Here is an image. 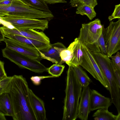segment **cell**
Segmentation results:
<instances>
[{
  "label": "cell",
  "mask_w": 120,
  "mask_h": 120,
  "mask_svg": "<svg viewBox=\"0 0 120 120\" xmlns=\"http://www.w3.org/2000/svg\"><path fill=\"white\" fill-rule=\"evenodd\" d=\"M3 34L4 37L8 38L38 51L47 48L50 44L19 35Z\"/></svg>",
  "instance_id": "obj_16"
},
{
  "label": "cell",
  "mask_w": 120,
  "mask_h": 120,
  "mask_svg": "<svg viewBox=\"0 0 120 120\" xmlns=\"http://www.w3.org/2000/svg\"><path fill=\"white\" fill-rule=\"evenodd\" d=\"M83 52L82 62L80 65L86 70L109 91L110 89L107 79L99 67L92 52L82 43Z\"/></svg>",
  "instance_id": "obj_7"
},
{
  "label": "cell",
  "mask_w": 120,
  "mask_h": 120,
  "mask_svg": "<svg viewBox=\"0 0 120 120\" xmlns=\"http://www.w3.org/2000/svg\"><path fill=\"white\" fill-rule=\"evenodd\" d=\"M2 51L4 57L21 68L39 73L47 71L48 68L38 60L26 56L7 47L2 49Z\"/></svg>",
  "instance_id": "obj_4"
},
{
  "label": "cell",
  "mask_w": 120,
  "mask_h": 120,
  "mask_svg": "<svg viewBox=\"0 0 120 120\" xmlns=\"http://www.w3.org/2000/svg\"><path fill=\"white\" fill-rule=\"evenodd\" d=\"M0 111L5 116L14 118V116L11 99L8 93H4L0 96Z\"/></svg>",
  "instance_id": "obj_17"
},
{
  "label": "cell",
  "mask_w": 120,
  "mask_h": 120,
  "mask_svg": "<svg viewBox=\"0 0 120 120\" xmlns=\"http://www.w3.org/2000/svg\"><path fill=\"white\" fill-rule=\"evenodd\" d=\"M29 94L31 106L37 120H47L45 104L43 101L29 89Z\"/></svg>",
  "instance_id": "obj_15"
},
{
  "label": "cell",
  "mask_w": 120,
  "mask_h": 120,
  "mask_svg": "<svg viewBox=\"0 0 120 120\" xmlns=\"http://www.w3.org/2000/svg\"><path fill=\"white\" fill-rule=\"evenodd\" d=\"M26 5L41 11L52 13L46 3L42 0H20Z\"/></svg>",
  "instance_id": "obj_21"
},
{
  "label": "cell",
  "mask_w": 120,
  "mask_h": 120,
  "mask_svg": "<svg viewBox=\"0 0 120 120\" xmlns=\"http://www.w3.org/2000/svg\"><path fill=\"white\" fill-rule=\"evenodd\" d=\"M5 38V37L0 27V42L2 41H4Z\"/></svg>",
  "instance_id": "obj_34"
},
{
  "label": "cell",
  "mask_w": 120,
  "mask_h": 120,
  "mask_svg": "<svg viewBox=\"0 0 120 120\" xmlns=\"http://www.w3.org/2000/svg\"><path fill=\"white\" fill-rule=\"evenodd\" d=\"M92 116L95 120H120V113L115 115L108 110V109H98L93 114Z\"/></svg>",
  "instance_id": "obj_19"
},
{
  "label": "cell",
  "mask_w": 120,
  "mask_h": 120,
  "mask_svg": "<svg viewBox=\"0 0 120 120\" xmlns=\"http://www.w3.org/2000/svg\"><path fill=\"white\" fill-rule=\"evenodd\" d=\"M29 88L22 75L12 76L8 93L11 102L14 120H37L30 103Z\"/></svg>",
  "instance_id": "obj_1"
},
{
  "label": "cell",
  "mask_w": 120,
  "mask_h": 120,
  "mask_svg": "<svg viewBox=\"0 0 120 120\" xmlns=\"http://www.w3.org/2000/svg\"><path fill=\"white\" fill-rule=\"evenodd\" d=\"M0 17L16 28L38 29L44 31L48 28L49 21L46 19L22 18L10 16Z\"/></svg>",
  "instance_id": "obj_9"
},
{
  "label": "cell",
  "mask_w": 120,
  "mask_h": 120,
  "mask_svg": "<svg viewBox=\"0 0 120 120\" xmlns=\"http://www.w3.org/2000/svg\"><path fill=\"white\" fill-rule=\"evenodd\" d=\"M116 18H120V4L115 5V8L113 12L111 15L108 17L109 21L112 19Z\"/></svg>",
  "instance_id": "obj_29"
},
{
  "label": "cell",
  "mask_w": 120,
  "mask_h": 120,
  "mask_svg": "<svg viewBox=\"0 0 120 120\" xmlns=\"http://www.w3.org/2000/svg\"><path fill=\"white\" fill-rule=\"evenodd\" d=\"M102 33L107 49V56L110 57L120 49V18L116 22L111 21Z\"/></svg>",
  "instance_id": "obj_8"
},
{
  "label": "cell",
  "mask_w": 120,
  "mask_h": 120,
  "mask_svg": "<svg viewBox=\"0 0 120 120\" xmlns=\"http://www.w3.org/2000/svg\"><path fill=\"white\" fill-rule=\"evenodd\" d=\"M97 42L100 50V53L104 55H107V49L105 45L102 32Z\"/></svg>",
  "instance_id": "obj_27"
},
{
  "label": "cell",
  "mask_w": 120,
  "mask_h": 120,
  "mask_svg": "<svg viewBox=\"0 0 120 120\" xmlns=\"http://www.w3.org/2000/svg\"><path fill=\"white\" fill-rule=\"evenodd\" d=\"M92 53L109 84L112 102L115 106L118 113H120V85L113 71L111 60L107 55L100 52Z\"/></svg>",
  "instance_id": "obj_3"
},
{
  "label": "cell",
  "mask_w": 120,
  "mask_h": 120,
  "mask_svg": "<svg viewBox=\"0 0 120 120\" xmlns=\"http://www.w3.org/2000/svg\"><path fill=\"white\" fill-rule=\"evenodd\" d=\"M3 33L17 35L50 44L49 38L43 32H39L31 29L10 28L5 26L1 27Z\"/></svg>",
  "instance_id": "obj_10"
},
{
  "label": "cell",
  "mask_w": 120,
  "mask_h": 120,
  "mask_svg": "<svg viewBox=\"0 0 120 120\" xmlns=\"http://www.w3.org/2000/svg\"><path fill=\"white\" fill-rule=\"evenodd\" d=\"M76 41L74 45L72 58L67 64L69 66H76L81 64L82 62L83 52L81 48L82 42L78 38L75 39Z\"/></svg>",
  "instance_id": "obj_18"
},
{
  "label": "cell",
  "mask_w": 120,
  "mask_h": 120,
  "mask_svg": "<svg viewBox=\"0 0 120 120\" xmlns=\"http://www.w3.org/2000/svg\"><path fill=\"white\" fill-rule=\"evenodd\" d=\"M110 57L117 66L120 68V53L119 52L117 51L115 56H112Z\"/></svg>",
  "instance_id": "obj_32"
},
{
  "label": "cell",
  "mask_w": 120,
  "mask_h": 120,
  "mask_svg": "<svg viewBox=\"0 0 120 120\" xmlns=\"http://www.w3.org/2000/svg\"><path fill=\"white\" fill-rule=\"evenodd\" d=\"M54 77L52 76H34L31 77V79L35 85H38L40 84L41 80L45 78L49 77Z\"/></svg>",
  "instance_id": "obj_31"
},
{
  "label": "cell",
  "mask_w": 120,
  "mask_h": 120,
  "mask_svg": "<svg viewBox=\"0 0 120 120\" xmlns=\"http://www.w3.org/2000/svg\"><path fill=\"white\" fill-rule=\"evenodd\" d=\"M5 115L0 111V120H6V119Z\"/></svg>",
  "instance_id": "obj_35"
},
{
  "label": "cell",
  "mask_w": 120,
  "mask_h": 120,
  "mask_svg": "<svg viewBox=\"0 0 120 120\" xmlns=\"http://www.w3.org/2000/svg\"><path fill=\"white\" fill-rule=\"evenodd\" d=\"M1 81H0V85L1 84Z\"/></svg>",
  "instance_id": "obj_36"
},
{
  "label": "cell",
  "mask_w": 120,
  "mask_h": 120,
  "mask_svg": "<svg viewBox=\"0 0 120 120\" xmlns=\"http://www.w3.org/2000/svg\"><path fill=\"white\" fill-rule=\"evenodd\" d=\"M66 48L62 43L57 42L52 44H50L47 48L38 51L41 58L59 64L61 60L60 53Z\"/></svg>",
  "instance_id": "obj_11"
},
{
  "label": "cell",
  "mask_w": 120,
  "mask_h": 120,
  "mask_svg": "<svg viewBox=\"0 0 120 120\" xmlns=\"http://www.w3.org/2000/svg\"><path fill=\"white\" fill-rule=\"evenodd\" d=\"M46 4H53L58 3H66V0H42Z\"/></svg>",
  "instance_id": "obj_33"
},
{
  "label": "cell",
  "mask_w": 120,
  "mask_h": 120,
  "mask_svg": "<svg viewBox=\"0 0 120 120\" xmlns=\"http://www.w3.org/2000/svg\"><path fill=\"white\" fill-rule=\"evenodd\" d=\"M12 78V76L8 77L2 80L0 86V96L4 93H8Z\"/></svg>",
  "instance_id": "obj_26"
},
{
  "label": "cell",
  "mask_w": 120,
  "mask_h": 120,
  "mask_svg": "<svg viewBox=\"0 0 120 120\" xmlns=\"http://www.w3.org/2000/svg\"><path fill=\"white\" fill-rule=\"evenodd\" d=\"M70 3L72 7L84 4L94 8L98 4L97 0H70Z\"/></svg>",
  "instance_id": "obj_25"
},
{
  "label": "cell",
  "mask_w": 120,
  "mask_h": 120,
  "mask_svg": "<svg viewBox=\"0 0 120 120\" xmlns=\"http://www.w3.org/2000/svg\"><path fill=\"white\" fill-rule=\"evenodd\" d=\"M45 12L30 7L13 2L10 5H0V17L10 16L20 18H43Z\"/></svg>",
  "instance_id": "obj_5"
},
{
  "label": "cell",
  "mask_w": 120,
  "mask_h": 120,
  "mask_svg": "<svg viewBox=\"0 0 120 120\" xmlns=\"http://www.w3.org/2000/svg\"><path fill=\"white\" fill-rule=\"evenodd\" d=\"M74 69L77 79L83 87L88 86L92 81L85 71L79 65L72 66Z\"/></svg>",
  "instance_id": "obj_20"
},
{
  "label": "cell",
  "mask_w": 120,
  "mask_h": 120,
  "mask_svg": "<svg viewBox=\"0 0 120 120\" xmlns=\"http://www.w3.org/2000/svg\"><path fill=\"white\" fill-rule=\"evenodd\" d=\"M4 63L0 60V81L8 76L5 70Z\"/></svg>",
  "instance_id": "obj_30"
},
{
  "label": "cell",
  "mask_w": 120,
  "mask_h": 120,
  "mask_svg": "<svg viewBox=\"0 0 120 120\" xmlns=\"http://www.w3.org/2000/svg\"></svg>",
  "instance_id": "obj_37"
},
{
  "label": "cell",
  "mask_w": 120,
  "mask_h": 120,
  "mask_svg": "<svg viewBox=\"0 0 120 120\" xmlns=\"http://www.w3.org/2000/svg\"><path fill=\"white\" fill-rule=\"evenodd\" d=\"M112 103L111 99L102 95L95 90H90L89 108L90 111L101 108L108 109Z\"/></svg>",
  "instance_id": "obj_13"
},
{
  "label": "cell",
  "mask_w": 120,
  "mask_h": 120,
  "mask_svg": "<svg viewBox=\"0 0 120 120\" xmlns=\"http://www.w3.org/2000/svg\"><path fill=\"white\" fill-rule=\"evenodd\" d=\"M90 91L88 86L83 87L78 110V118L82 120H87L90 112L89 108Z\"/></svg>",
  "instance_id": "obj_14"
},
{
  "label": "cell",
  "mask_w": 120,
  "mask_h": 120,
  "mask_svg": "<svg viewBox=\"0 0 120 120\" xmlns=\"http://www.w3.org/2000/svg\"><path fill=\"white\" fill-rule=\"evenodd\" d=\"M65 67L64 65L55 64L48 68L47 71L54 77H58L62 73Z\"/></svg>",
  "instance_id": "obj_24"
},
{
  "label": "cell",
  "mask_w": 120,
  "mask_h": 120,
  "mask_svg": "<svg viewBox=\"0 0 120 120\" xmlns=\"http://www.w3.org/2000/svg\"><path fill=\"white\" fill-rule=\"evenodd\" d=\"M111 66L118 82L120 85V68L112 60H111Z\"/></svg>",
  "instance_id": "obj_28"
},
{
  "label": "cell",
  "mask_w": 120,
  "mask_h": 120,
  "mask_svg": "<svg viewBox=\"0 0 120 120\" xmlns=\"http://www.w3.org/2000/svg\"><path fill=\"white\" fill-rule=\"evenodd\" d=\"M75 41V39L68 48L64 49L61 52L60 56L61 60L59 64L62 65L65 62L67 64L70 61L72 57L73 49Z\"/></svg>",
  "instance_id": "obj_22"
},
{
  "label": "cell",
  "mask_w": 120,
  "mask_h": 120,
  "mask_svg": "<svg viewBox=\"0 0 120 120\" xmlns=\"http://www.w3.org/2000/svg\"><path fill=\"white\" fill-rule=\"evenodd\" d=\"M82 89L73 67L69 66L67 72L62 120H75L78 118V107Z\"/></svg>",
  "instance_id": "obj_2"
},
{
  "label": "cell",
  "mask_w": 120,
  "mask_h": 120,
  "mask_svg": "<svg viewBox=\"0 0 120 120\" xmlns=\"http://www.w3.org/2000/svg\"><path fill=\"white\" fill-rule=\"evenodd\" d=\"M4 41L6 47L26 56L38 60L41 58L38 51L9 38H5Z\"/></svg>",
  "instance_id": "obj_12"
},
{
  "label": "cell",
  "mask_w": 120,
  "mask_h": 120,
  "mask_svg": "<svg viewBox=\"0 0 120 120\" xmlns=\"http://www.w3.org/2000/svg\"><path fill=\"white\" fill-rule=\"evenodd\" d=\"M76 13L82 15H86L91 20L96 16L94 8L86 5H82L77 7Z\"/></svg>",
  "instance_id": "obj_23"
},
{
  "label": "cell",
  "mask_w": 120,
  "mask_h": 120,
  "mask_svg": "<svg viewBox=\"0 0 120 120\" xmlns=\"http://www.w3.org/2000/svg\"><path fill=\"white\" fill-rule=\"evenodd\" d=\"M104 27L98 19L82 24L78 39L91 51L101 35Z\"/></svg>",
  "instance_id": "obj_6"
}]
</instances>
